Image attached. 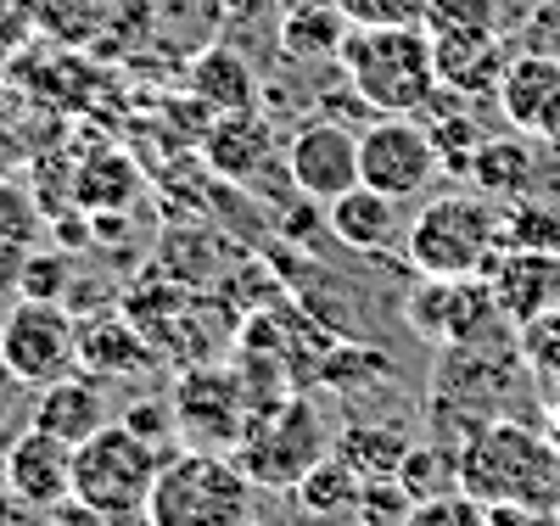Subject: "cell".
<instances>
[{
    "label": "cell",
    "mask_w": 560,
    "mask_h": 526,
    "mask_svg": "<svg viewBox=\"0 0 560 526\" xmlns=\"http://www.w3.org/2000/svg\"><path fill=\"white\" fill-rule=\"evenodd\" d=\"M51 526H152V521L147 510H102V504L68 499L62 510H51Z\"/></svg>",
    "instance_id": "obj_31"
},
{
    "label": "cell",
    "mask_w": 560,
    "mask_h": 526,
    "mask_svg": "<svg viewBox=\"0 0 560 526\" xmlns=\"http://www.w3.org/2000/svg\"><path fill=\"white\" fill-rule=\"evenodd\" d=\"M404 319L420 342L465 348V342H482L504 314L482 274H420L415 297L404 303Z\"/></svg>",
    "instance_id": "obj_8"
},
{
    "label": "cell",
    "mask_w": 560,
    "mask_h": 526,
    "mask_svg": "<svg viewBox=\"0 0 560 526\" xmlns=\"http://www.w3.org/2000/svg\"><path fill=\"white\" fill-rule=\"evenodd\" d=\"M420 23H427V34H432L438 51L499 39V7H493V0H427Z\"/></svg>",
    "instance_id": "obj_21"
},
{
    "label": "cell",
    "mask_w": 560,
    "mask_h": 526,
    "mask_svg": "<svg viewBox=\"0 0 560 526\" xmlns=\"http://www.w3.org/2000/svg\"><path fill=\"white\" fill-rule=\"evenodd\" d=\"M7 488L23 510H62L73 499V443H62L45 425H28L7 448Z\"/></svg>",
    "instance_id": "obj_13"
},
{
    "label": "cell",
    "mask_w": 560,
    "mask_h": 526,
    "mask_svg": "<svg viewBox=\"0 0 560 526\" xmlns=\"http://www.w3.org/2000/svg\"><path fill=\"white\" fill-rule=\"evenodd\" d=\"M39 253V208L18 179H0V297H18V280Z\"/></svg>",
    "instance_id": "obj_18"
},
{
    "label": "cell",
    "mask_w": 560,
    "mask_h": 526,
    "mask_svg": "<svg viewBox=\"0 0 560 526\" xmlns=\"http://www.w3.org/2000/svg\"><path fill=\"white\" fill-rule=\"evenodd\" d=\"M348 23H420L427 0H337Z\"/></svg>",
    "instance_id": "obj_32"
},
{
    "label": "cell",
    "mask_w": 560,
    "mask_h": 526,
    "mask_svg": "<svg viewBox=\"0 0 560 526\" xmlns=\"http://www.w3.org/2000/svg\"><path fill=\"white\" fill-rule=\"evenodd\" d=\"M348 12L337 0H325V7H308V12H287V28H280V45H287V57H337L342 39H348Z\"/></svg>",
    "instance_id": "obj_23"
},
{
    "label": "cell",
    "mask_w": 560,
    "mask_h": 526,
    "mask_svg": "<svg viewBox=\"0 0 560 526\" xmlns=\"http://www.w3.org/2000/svg\"><path fill=\"white\" fill-rule=\"evenodd\" d=\"M438 140L420 129L409 113H382V124H370L359 135V185L382 190L393 202H409L432 185L438 174Z\"/></svg>",
    "instance_id": "obj_10"
},
{
    "label": "cell",
    "mask_w": 560,
    "mask_h": 526,
    "mask_svg": "<svg viewBox=\"0 0 560 526\" xmlns=\"http://www.w3.org/2000/svg\"><path fill=\"white\" fill-rule=\"evenodd\" d=\"M275 7H280V17H287V12H308V7H325V0H275Z\"/></svg>",
    "instance_id": "obj_35"
},
{
    "label": "cell",
    "mask_w": 560,
    "mask_h": 526,
    "mask_svg": "<svg viewBox=\"0 0 560 526\" xmlns=\"http://www.w3.org/2000/svg\"><path fill=\"white\" fill-rule=\"evenodd\" d=\"M158 470H163V448L147 443L135 425L107 420L84 443H73V499L102 510H147Z\"/></svg>",
    "instance_id": "obj_7"
},
{
    "label": "cell",
    "mask_w": 560,
    "mask_h": 526,
    "mask_svg": "<svg viewBox=\"0 0 560 526\" xmlns=\"http://www.w3.org/2000/svg\"><path fill=\"white\" fill-rule=\"evenodd\" d=\"M73 359H79V325L62 303L23 297L0 319V364L23 387H45V381L68 375Z\"/></svg>",
    "instance_id": "obj_9"
},
{
    "label": "cell",
    "mask_w": 560,
    "mask_h": 526,
    "mask_svg": "<svg viewBox=\"0 0 560 526\" xmlns=\"http://www.w3.org/2000/svg\"><path fill=\"white\" fill-rule=\"evenodd\" d=\"M34 425L57 432L62 443H84L96 425H107V393H102V375L90 370H68L57 381H45L39 398H34Z\"/></svg>",
    "instance_id": "obj_16"
},
{
    "label": "cell",
    "mask_w": 560,
    "mask_h": 526,
    "mask_svg": "<svg viewBox=\"0 0 560 526\" xmlns=\"http://www.w3.org/2000/svg\"><path fill=\"white\" fill-rule=\"evenodd\" d=\"M18 168H23V147H18L7 129H0V179H12Z\"/></svg>",
    "instance_id": "obj_34"
},
{
    "label": "cell",
    "mask_w": 560,
    "mask_h": 526,
    "mask_svg": "<svg viewBox=\"0 0 560 526\" xmlns=\"http://www.w3.org/2000/svg\"><path fill=\"white\" fill-rule=\"evenodd\" d=\"M555 443H560V404H555Z\"/></svg>",
    "instance_id": "obj_36"
},
{
    "label": "cell",
    "mask_w": 560,
    "mask_h": 526,
    "mask_svg": "<svg viewBox=\"0 0 560 526\" xmlns=\"http://www.w3.org/2000/svg\"><path fill=\"white\" fill-rule=\"evenodd\" d=\"M152 526H247L253 521V476L224 448H185L163 459L152 499Z\"/></svg>",
    "instance_id": "obj_3"
},
{
    "label": "cell",
    "mask_w": 560,
    "mask_h": 526,
    "mask_svg": "<svg viewBox=\"0 0 560 526\" xmlns=\"http://www.w3.org/2000/svg\"><path fill=\"white\" fill-rule=\"evenodd\" d=\"M174 425L179 437H191V448H236L247 432V387L213 370L185 375L174 393Z\"/></svg>",
    "instance_id": "obj_12"
},
{
    "label": "cell",
    "mask_w": 560,
    "mask_h": 526,
    "mask_svg": "<svg viewBox=\"0 0 560 526\" xmlns=\"http://www.w3.org/2000/svg\"><path fill=\"white\" fill-rule=\"evenodd\" d=\"M459 488L482 504H510L527 515H560V443L522 414L477 425L454 448Z\"/></svg>",
    "instance_id": "obj_1"
},
{
    "label": "cell",
    "mask_w": 560,
    "mask_h": 526,
    "mask_svg": "<svg viewBox=\"0 0 560 526\" xmlns=\"http://www.w3.org/2000/svg\"><path fill=\"white\" fill-rule=\"evenodd\" d=\"M482 280H488L499 314L516 325V330H527L533 319H544V314L560 308V253H549V247H516V242H504L493 253V264L482 269Z\"/></svg>",
    "instance_id": "obj_11"
},
{
    "label": "cell",
    "mask_w": 560,
    "mask_h": 526,
    "mask_svg": "<svg viewBox=\"0 0 560 526\" xmlns=\"http://www.w3.org/2000/svg\"><path fill=\"white\" fill-rule=\"evenodd\" d=\"M398 488L420 504V499H438L448 488H459V476H454V448L443 443H409V454L398 459Z\"/></svg>",
    "instance_id": "obj_26"
},
{
    "label": "cell",
    "mask_w": 560,
    "mask_h": 526,
    "mask_svg": "<svg viewBox=\"0 0 560 526\" xmlns=\"http://www.w3.org/2000/svg\"><path fill=\"white\" fill-rule=\"evenodd\" d=\"M504 247V213L488 197H432L409 224V264L420 274H482Z\"/></svg>",
    "instance_id": "obj_5"
},
{
    "label": "cell",
    "mask_w": 560,
    "mask_h": 526,
    "mask_svg": "<svg viewBox=\"0 0 560 526\" xmlns=\"http://www.w3.org/2000/svg\"><path fill=\"white\" fill-rule=\"evenodd\" d=\"M292 493H298V510H303V515H314V521H337V515L359 510L364 476H359L342 454H325Z\"/></svg>",
    "instance_id": "obj_20"
},
{
    "label": "cell",
    "mask_w": 560,
    "mask_h": 526,
    "mask_svg": "<svg viewBox=\"0 0 560 526\" xmlns=\"http://www.w3.org/2000/svg\"><path fill=\"white\" fill-rule=\"evenodd\" d=\"M337 454L364 476V482H376V476H393L398 459L409 454V443L398 437V425H348Z\"/></svg>",
    "instance_id": "obj_25"
},
{
    "label": "cell",
    "mask_w": 560,
    "mask_h": 526,
    "mask_svg": "<svg viewBox=\"0 0 560 526\" xmlns=\"http://www.w3.org/2000/svg\"><path fill=\"white\" fill-rule=\"evenodd\" d=\"M247 526H258V521H247Z\"/></svg>",
    "instance_id": "obj_37"
},
{
    "label": "cell",
    "mask_w": 560,
    "mask_h": 526,
    "mask_svg": "<svg viewBox=\"0 0 560 526\" xmlns=\"http://www.w3.org/2000/svg\"><path fill=\"white\" fill-rule=\"evenodd\" d=\"M191 90L202 102H213V113H236L253 102V73L236 51H202L191 68Z\"/></svg>",
    "instance_id": "obj_24"
},
{
    "label": "cell",
    "mask_w": 560,
    "mask_h": 526,
    "mask_svg": "<svg viewBox=\"0 0 560 526\" xmlns=\"http://www.w3.org/2000/svg\"><path fill=\"white\" fill-rule=\"evenodd\" d=\"M404 526H499V521H493V504L471 499L465 488H448L438 499H420L404 515Z\"/></svg>",
    "instance_id": "obj_29"
},
{
    "label": "cell",
    "mask_w": 560,
    "mask_h": 526,
    "mask_svg": "<svg viewBox=\"0 0 560 526\" xmlns=\"http://www.w3.org/2000/svg\"><path fill=\"white\" fill-rule=\"evenodd\" d=\"M471 174H477L482 190H493V197H516V190H527V179H533V163H527L522 140H488V147H477V157H471Z\"/></svg>",
    "instance_id": "obj_27"
},
{
    "label": "cell",
    "mask_w": 560,
    "mask_h": 526,
    "mask_svg": "<svg viewBox=\"0 0 560 526\" xmlns=\"http://www.w3.org/2000/svg\"><path fill=\"white\" fill-rule=\"evenodd\" d=\"M348 84L359 90L364 107L376 113H420L432 107L443 84L438 73V45L427 23H353L342 51H337Z\"/></svg>",
    "instance_id": "obj_2"
},
{
    "label": "cell",
    "mask_w": 560,
    "mask_h": 526,
    "mask_svg": "<svg viewBox=\"0 0 560 526\" xmlns=\"http://www.w3.org/2000/svg\"><path fill=\"white\" fill-rule=\"evenodd\" d=\"M499 107L522 135L560 140V57L527 51L516 62H504L499 73Z\"/></svg>",
    "instance_id": "obj_15"
},
{
    "label": "cell",
    "mask_w": 560,
    "mask_h": 526,
    "mask_svg": "<svg viewBox=\"0 0 560 526\" xmlns=\"http://www.w3.org/2000/svg\"><path fill=\"white\" fill-rule=\"evenodd\" d=\"M73 190H79V202H90V208H124L140 190V174H135L129 157H96V163H84Z\"/></svg>",
    "instance_id": "obj_28"
},
{
    "label": "cell",
    "mask_w": 560,
    "mask_h": 526,
    "mask_svg": "<svg viewBox=\"0 0 560 526\" xmlns=\"http://www.w3.org/2000/svg\"><path fill=\"white\" fill-rule=\"evenodd\" d=\"M555 521H560V515H555Z\"/></svg>",
    "instance_id": "obj_38"
},
{
    "label": "cell",
    "mask_w": 560,
    "mask_h": 526,
    "mask_svg": "<svg viewBox=\"0 0 560 526\" xmlns=\"http://www.w3.org/2000/svg\"><path fill=\"white\" fill-rule=\"evenodd\" d=\"M325 219L348 253H387L398 242V202L370 185H353L337 202H325Z\"/></svg>",
    "instance_id": "obj_17"
},
{
    "label": "cell",
    "mask_w": 560,
    "mask_h": 526,
    "mask_svg": "<svg viewBox=\"0 0 560 526\" xmlns=\"http://www.w3.org/2000/svg\"><path fill=\"white\" fill-rule=\"evenodd\" d=\"M124 425H135L147 443H158V437H168L174 409H168V398H163V404H135V409H124Z\"/></svg>",
    "instance_id": "obj_33"
},
{
    "label": "cell",
    "mask_w": 560,
    "mask_h": 526,
    "mask_svg": "<svg viewBox=\"0 0 560 526\" xmlns=\"http://www.w3.org/2000/svg\"><path fill=\"white\" fill-rule=\"evenodd\" d=\"M73 285V264L68 253H34L23 280H18V297H45V303H62Z\"/></svg>",
    "instance_id": "obj_30"
},
{
    "label": "cell",
    "mask_w": 560,
    "mask_h": 526,
    "mask_svg": "<svg viewBox=\"0 0 560 526\" xmlns=\"http://www.w3.org/2000/svg\"><path fill=\"white\" fill-rule=\"evenodd\" d=\"M264 152H269V124L247 107L224 113L208 135V157L219 174H253V163H264Z\"/></svg>",
    "instance_id": "obj_22"
},
{
    "label": "cell",
    "mask_w": 560,
    "mask_h": 526,
    "mask_svg": "<svg viewBox=\"0 0 560 526\" xmlns=\"http://www.w3.org/2000/svg\"><path fill=\"white\" fill-rule=\"evenodd\" d=\"M287 174L303 197L314 202H337L342 190L359 185V135L342 124H308L292 135L287 147Z\"/></svg>",
    "instance_id": "obj_14"
},
{
    "label": "cell",
    "mask_w": 560,
    "mask_h": 526,
    "mask_svg": "<svg viewBox=\"0 0 560 526\" xmlns=\"http://www.w3.org/2000/svg\"><path fill=\"white\" fill-rule=\"evenodd\" d=\"M443 353L448 359L432 375V420L448 437H471L477 425L516 414V387H527V364L516 348H488L482 337Z\"/></svg>",
    "instance_id": "obj_4"
},
{
    "label": "cell",
    "mask_w": 560,
    "mask_h": 526,
    "mask_svg": "<svg viewBox=\"0 0 560 526\" xmlns=\"http://www.w3.org/2000/svg\"><path fill=\"white\" fill-rule=\"evenodd\" d=\"M325 454H331V432L303 398H280L264 414H247V432L236 443V465L253 476V488L275 493H292Z\"/></svg>",
    "instance_id": "obj_6"
},
{
    "label": "cell",
    "mask_w": 560,
    "mask_h": 526,
    "mask_svg": "<svg viewBox=\"0 0 560 526\" xmlns=\"http://www.w3.org/2000/svg\"><path fill=\"white\" fill-rule=\"evenodd\" d=\"M79 364L90 375L107 381V375H124V370H147L152 364V348L140 342L118 314H107L96 325H79Z\"/></svg>",
    "instance_id": "obj_19"
}]
</instances>
